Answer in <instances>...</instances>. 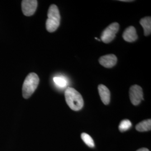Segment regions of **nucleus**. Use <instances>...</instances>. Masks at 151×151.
Segmentation results:
<instances>
[{"instance_id": "nucleus-15", "label": "nucleus", "mask_w": 151, "mask_h": 151, "mask_svg": "<svg viewBox=\"0 0 151 151\" xmlns=\"http://www.w3.org/2000/svg\"><path fill=\"white\" fill-rule=\"evenodd\" d=\"M137 151H149V150H148L147 148H140V149H139V150H138Z\"/></svg>"}, {"instance_id": "nucleus-8", "label": "nucleus", "mask_w": 151, "mask_h": 151, "mask_svg": "<svg viewBox=\"0 0 151 151\" xmlns=\"http://www.w3.org/2000/svg\"><path fill=\"white\" fill-rule=\"evenodd\" d=\"M123 38L124 40L127 42H135L138 39V35L137 34L135 27L132 26L127 27L123 34Z\"/></svg>"}, {"instance_id": "nucleus-3", "label": "nucleus", "mask_w": 151, "mask_h": 151, "mask_svg": "<svg viewBox=\"0 0 151 151\" xmlns=\"http://www.w3.org/2000/svg\"><path fill=\"white\" fill-rule=\"evenodd\" d=\"M60 11L55 5L50 6L48 11V19L46 21V29L49 32H55L60 24Z\"/></svg>"}, {"instance_id": "nucleus-12", "label": "nucleus", "mask_w": 151, "mask_h": 151, "mask_svg": "<svg viewBox=\"0 0 151 151\" xmlns=\"http://www.w3.org/2000/svg\"><path fill=\"white\" fill-rule=\"evenodd\" d=\"M81 139L84 142V143L89 147L93 148L95 147V143L91 137L88 134L83 133L81 134Z\"/></svg>"}, {"instance_id": "nucleus-2", "label": "nucleus", "mask_w": 151, "mask_h": 151, "mask_svg": "<svg viewBox=\"0 0 151 151\" xmlns=\"http://www.w3.org/2000/svg\"><path fill=\"white\" fill-rule=\"evenodd\" d=\"M39 83V78L35 73H30L27 76L24 82L22 91L24 99H29L37 88Z\"/></svg>"}, {"instance_id": "nucleus-11", "label": "nucleus", "mask_w": 151, "mask_h": 151, "mask_svg": "<svg viewBox=\"0 0 151 151\" xmlns=\"http://www.w3.org/2000/svg\"><path fill=\"white\" fill-rule=\"evenodd\" d=\"M137 130L143 132L150 131L151 129V120L147 119L139 123L135 127Z\"/></svg>"}, {"instance_id": "nucleus-9", "label": "nucleus", "mask_w": 151, "mask_h": 151, "mask_svg": "<svg viewBox=\"0 0 151 151\" xmlns=\"http://www.w3.org/2000/svg\"><path fill=\"white\" fill-rule=\"evenodd\" d=\"M99 93L103 103L107 105L110 101V92L108 87L104 85H99L98 86Z\"/></svg>"}, {"instance_id": "nucleus-5", "label": "nucleus", "mask_w": 151, "mask_h": 151, "mask_svg": "<svg viewBox=\"0 0 151 151\" xmlns=\"http://www.w3.org/2000/svg\"><path fill=\"white\" fill-rule=\"evenodd\" d=\"M129 97L131 103L134 105H138L142 100H144L143 92L141 87L134 85L130 87L129 89Z\"/></svg>"}, {"instance_id": "nucleus-1", "label": "nucleus", "mask_w": 151, "mask_h": 151, "mask_svg": "<svg viewBox=\"0 0 151 151\" xmlns=\"http://www.w3.org/2000/svg\"><path fill=\"white\" fill-rule=\"evenodd\" d=\"M65 101L68 106L74 111H79L83 106V99L81 94L75 88L68 87L65 93Z\"/></svg>"}, {"instance_id": "nucleus-17", "label": "nucleus", "mask_w": 151, "mask_h": 151, "mask_svg": "<svg viewBox=\"0 0 151 151\" xmlns=\"http://www.w3.org/2000/svg\"><path fill=\"white\" fill-rule=\"evenodd\" d=\"M95 39H96V40H98V41H100V40H100V39H98V38H95Z\"/></svg>"}, {"instance_id": "nucleus-4", "label": "nucleus", "mask_w": 151, "mask_h": 151, "mask_svg": "<svg viewBox=\"0 0 151 151\" xmlns=\"http://www.w3.org/2000/svg\"><path fill=\"white\" fill-rule=\"evenodd\" d=\"M119 24L118 22H113L109 25L104 31L101 36V40L104 43L108 44L110 43L119 31Z\"/></svg>"}, {"instance_id": "nucleus-10", "label": "nucleus", "mask_w": 151, "mask_h": 151, "mask_svg": "<svg viewBox=\"0 0 151 151\" xmlns=\"http://www.w3.org/2000/svg\"><path fill=\"white\" fill-rule=\"evenodd\" d=\"M140 25L143 28L144 34L145 36H148L151 34V17L147 16L142 19L139 22Z\"/></svg>"}, {"instance_id": "nucleus-16", "label": "nucleus", "mask_w": 151, "mask_h": 151, "mask_svg": "<svg viewBox=\"0 0 151 151\" xmlns=\"http://www.w3.org/2000/svg\"><path fill=\"white\" fill-rule=\"evenodd\" d=\"M120 1H122V2H132L133 1H132V0H120Z\"/></svg>"}, {"instance_id": "nucleus-14", "label": "nucleus", "mask_w": 151, "mask_h": 151, "mask_svg": "<svg viewBox=\"0 0 151 151\" xmlns=\"http://www.w3.org/2000/svg\"><path fill=\"white\" fill-rule=\"evenodd\" d=\"M53 80L57 85L62 87L65 86L67 83L66 80L61 77H55L53 78Z\"/></svg>"}, {"instance_id": "nucleus-6", "label": "nucleus", "mask_w": 151, "mask_h": 151, "mask_svg": "<svg viewBox=\"0 0 151 151\" xmlns=\"http://www.w3.org/2000/svg\"><path fill=\"white\" fill-rule=\"evenodd\" d=\"M38 6L37 0H23L22 1V11L24 15L32 16L36 11Z\"/></svg>"}, {"instance_id": "nucleus-7", "label": "nucleus", "mask_w": 151, "mask_h": 151, "mask_svg": "<svg viewBox=\"0 0 151 151\" xmlns=\"http://www.w3.org/2000/svg\"><path fill=\"white\" fill-rule=\"evenodd\" d=\"M99 62L105 68H111L116 64L117 58L114 54H108L101 57Z\"/></svg>"}, {"instance_id": "nucleus-13", "label": "nucleus", "mask_w": 151, "mask_h": 151, "mask_svg": "<svg viewBox=\"0 0 151 151\" xmlns=\"http://www.w3.org/2000/svg\"><path fill=\"white\" fill-rule=\"evenodd\" d=\"M132 124L128 119H124L122 120L119 125V129L121 132H124L132 127Z\"/></svg>"}]
</instances>
